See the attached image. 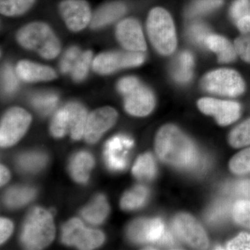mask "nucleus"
<instances>
[{
	"label": "nucleus",
	"mask_w": 250,
	"mask_h": 250,
	"mask_svg": "<svg viewBox=\"0 0 250 250\" xmlns=\"http://www.w3.org/2000/svg\"><path fill=\"white\" fill-rule=\"evenodd\" d=\"M155 147L161 160L170 165L191 169L200 164V156L191 141L173 125H166L159 130Z\"/></svg>",
	"instance_id": "obj_1"
},
{
	"label": "nucleus",
	"mask_w": 250,
	"mask_h": 250,
	"mask_svg": "<svg viewBox=\"0 0 250 250\" xmlns=\"http://www.w3.org/2000/svg\"><path fill=\"white\" fill-rule=\"evenodd\" d=\"M52 213L41 207L29 212L22 225L21 241L29 250H41L49 246L55 236Z\"/></svg>",
	"instance_id": "obj_2"
},
{
	"label": "nucleus",
	"mask_w": 250,
	"mask_h": 250,
	"mask_svg": "<svg viewBox=\"0 0 250 250\" xmlns=\"http://www.w3.org/2000/svg\"><path fill=\"white\" fill-rule=\"evenodd\" d=\"M17 39L22 47L35 51L45 59L55 58L60 52L58 39L44 23L34 22L24 26L18 31Z\"/></svg>",
	"instance_id": "obj_3"
},
{
	"label": "nucleus",
	"mask_w": 250,
	"mask_h": 250,
	"mask_svg": "<svg viewBox=\"0 0 250 250\" xmlns=\"http://www.w3.org/2000/svg\"><path fill=\"white\" fill-rule=\"evenodd\" d=\"M147 32L153 46L159 53L169 55L177 45L175 29L172 18L167 11L157 7L148 16Z\"/></svg>",
	"instance_id": "obj_4"
},
{
	"label": "nucleus",
	"mask_w": 250,
	"mask_h": 250,
	"mask_svg": "<svg viewBox=\"0 0 250 250\" xmlns=\"http://www.w3.org/2000/svg\"><path fill=\"white\" fill-rule=\"evenodd\" d=\"M62 240L64 244L80 250H93L101 246L104 235L99 230L85 228L78 218H73L62 227Z\"/></svg>",
	"instance_id": "obj_5"
},
{
	"label": "nucleus",
	"mask_w": 250,
	"mask_h": 250,
	"mask_svg": "<svg viewBox=\"0 0 250 250\" xmlns=\"http://www.w3.org/2000/svg\"><path fill=\"white\" fill-rule=\"evenodd\" d=\"M204 88L211 93L236 97L245 90L241 75L230 69H220L207 74L202 82Z\"/></svg>",
	"instance_id": "obj_6"
},
{
	"label": "nucleus",
	"mask_w": 250,
	"mask_h": 250,
	"mask_svg": "<svg viewBox=\"0 0 250 250\" xmlns=\"http://www.w3.org/2000/svg\"><path fill=\"white\" fill-rule=\"evenodd\" d=\"M31 122L30 114L23 108L14 107L6 112L0 126L1 147H11L18 142L25 134Z\"/></svg>",
	"instance_id": "obj_7"
},
{
	"label": "nucleus",
	"mask_w": 250,
	"mask_h": 250,
	"mask_svg": "<svg viewBox=\"0 0 250 250\" xmlns=\"http://www.w3.org/2000/svg\"><path fill=\"white\" fill-rule=\"evenodd\" d=\"M145 56L141 52H113L100 54L93 62V68L101 75H108L122 68L141 65Z\"/></svg>",
	"instance_id": "obj_8"
},
{
	"label": "nucleus",
	"mask_w": 250,
	"mask_h": 250,
	"mask_svg": "<svg viewBox=\"0 0 250 250\" xmlns=\"http://www.w3.org/2000/svg\"><path fill=\"white\" fill-rule=\"evenodd\" d=\"M172 226L177 236L189 246L201 250L208 247V238L205 230L190 215H177L174 219Z\"/></svg>",
	"instance_id": "obj_9"
},
{
	"label": "nucleus",
	"mask_w": 250,
	"mask_h": 250,
	"mask_svg": "<svg viewBox=\"0 0 250 250\" xmlns=\"http://www.w3.org/2000/svg\"><path fill=\"white\" fill-rule=\"evenodd\" d=\"M118 118V113L114 108H98L88 116L85 124L84 138L87 143L93 144L101 139L103 135L111 129Z\"/></svg>",
	"instance_id": "obj_10"
},
{
	"label": "nucleus",
	"mask_w": 250,
	"mask_h": 250,
	"mask_svg": "<svg viewBox=\"0 0 250 250\" xmlns=\"http://www.w3.org/2000/svg\"><path fill=\"white\" fill-rule=\"evenodd\" d=\"M59 11L67 27L73 31L82 30L91 20L89 5L84 0H64Z\"/></svg>",
	"instance_id": "obj_11"
},
{
	"label": "nucleus",
	"mask_w": 250,
	"mask_h": 250,
	"mask_svg": "<svg viewBox=\"0 0 250 250\" xmlns=\"http://www.w3.org/2000/svg\"><path fill=\"white\" fill-rule=\"evenodd\" d=\"M198 106L205 114L214 116L221 125L231 124L239 118L241 113V106L234 102L203 98L199 100Z\"/></svg>",
	"instance_id": "obj_12"
},
{
	"label": "nucleus",
	"mask_w": 250,
	"mask_h": 250,
	"mask_svg": "<svg viewBox=\"0 0 250 250\" xmlns=\"http://www.w3.org/2000/svg\"><path fill=\"white\" fill-rule=\"evenodd\" d=\"M132 140L125 136H116L108 140L105 145L104 157L109 170L121 171L125 170L127 165L125 157V150L132 147Z\"/></svg>",
	"instance_id": "obj_13"
},
{
	"label": "nucleus",
	"mask_w": 250,
	"mask_h": 250,
	"mask_svg": "<svg viewBox=\"0 0 250 250\" xmlns=\"http://www.w3.org/2000/svg\"><path fill=\"white\" fill-rule=\"evenodd\" d=\"M116 37L125 49L131 52H144L147 48L141 25L136 20L129 18L120 22Z\"/></svg>",
	"instance_id": "obj_14"
},
{
	"label": "nucleus",
	"mask_w": 250,
	"mask_h": 250,
	"mask_svg": "<svg viewBox=\"0 0 250 250\" xmlns=\"http://www.w3.org/2000/svg\"><path fill=\"white\" fill-rule=\"evenodd\" d=\"M125 96V109L133 116H147L154 108V95L147 87L140 84Z\"/></svg>",
	"instance_id": "obj_15"
},
{
	"label": "nucleus",
	"mask_w": 250,
	"mask_h": 250,
	"mask_svg": "<svg viewBox=\"0 0 250 250\" xmlns=\"http://www.w3.org/2000/svg\"><path fill=\"white\" fill-rule=\"evenodd\" d=\"M16 72L22 80L29 82L50 81L57 77V74L51 67L28 61L18 62Z\"/></svg>",
	"instance_id": "obj_16"
},
{
	"label": "nucleus",
	"mask_w": 250,
	"mask_h": 250,
	"mask_svg": "<svg viewBox=\"0 0 250 250\" xmlns=\"http://www.w3.org/2000/svg\"><path fill=\"white\" fill-rule=\"evenodd\" d=\"M95 165V160L89 152L81 151L70 159L69 170L74 180L85 184L89 179L90 172Z\"/></svg>",
	"instance_id": "obj_17"
},
{
	"label": "nucleus",
	"mask_w": 250,
	"mask_h": 250,
	"mask_svg": "<svg viewBox=\"0 0 250 250\" xmlns=\"http://www.w3.org/2000/svg\"><path fill=\"white\" fill-rule=\"evenodd\" d=\"M126 6L119 1L108 3L97 10L91 21V27H105L121 18L126 12Z\"/></svg>",
	"instance_id": "obj_18"
},
{
	"label": "nucleus",
	"mask_w": 250,
	"mask_h": 250,
	"mask_svg": "<svg viewBox=\"0 0 250 250\" xmlns=\"http://www.w3.org/2000/svg\"><path fill=\"white\" fill-rule=\"evenodd\" d=\"M108 213L109 206L106 197L103 195H97L93 201L81 211V214L85 221L95 225L103 223L107 218Z\"/></svg>",
	"instance_id": "obj_19"
},
{
	"label": "nucleus",
	"mask_w": 250,
	"mask_h": 250,
	"mask_svg": "<svg viewBox=\"0 0 250 250\" xmlns=\"http://www.w3.org/2000/svg\"><path fill=\"white\" fill-rule=\"evenodd\" d=\"M69 113L70 132L74 140H80L84 135L85 124H86L87 111L80 104L71 103L66 106Z\"/></svg>",
	"instance_id": "obj_20"
},
{
	"label": "nucleus",
	"mask_w": 250,
	"mask_h": 250,
	"mask_svg": "<svg viewBox=\"0 0 250 250\" xmlns=\"http://www.w3.org/2000/svg\"><path fill=\"white\" fill-rule=\"evenodd\" d=\"M205 46L218 54L219 62H231L236 59L235 47L223 36L209 34L205 41Z\"/></svg>",
	"instance_id": "obj_21"
},
{
	"label": "nucleus",
	"mask_w": 250,
	"mask_h": 250,
	"mask_svg": "<svg viewBox=\"0 0 250 250\" xmlns=\"http://www.w3.org/2000/svg\"><path fill=\"white\" fill-rule=\"evenodd\" d=\"M36 190L30 187L10 188L4 196V203L10 208H18L27 205L35 198Z\"/></svg>",
	"instance_id": "obj_22"
},
{
	"label": "nucleus",
	"mask_w": 250,
	"mask_h": 250,
	"mask_svg": "<svg viewBox=\"0 0 250 250\" xmlns=\"http://www.w3.org/2000/svg\"><path fill=\"white\" fill-rule=\"evenodd\" d=\"M193 57L189 52H184L175 59L172 66V75L179 83H187L191 80Z\"/></svg>",
	"instance_id": "obj_23"
},
{
	"label": "nucleus",
	"mask_w": 250,
	"mask_h": 250,
	"mask_svg": "<svg viewBox=\"0 0 250 250\" xmlns=\"http://www.w3.org/2000/svg\"><path fill=\"white\" fill-rule=\"evenodd\" d=\"M47 162V156L41 152H26L18 156L17 165L20 170L27 173H36L42 170Z\"/></svg>",
	"instance_id": "obj_24"
},
{
	"label": "nucleus",
	"mask_w": 250,
	"mask_h": 250,
	"mask_svg": "<svg viewBox=\"0 0 250 250\" xmlns=\"http://www.w3.org/2000/svg\"><path fill=\"white\" fill-rule=\"evenodd\" d=\"M149 190L143 186H138L129 191L125 192L121 202L125 210H134L142 207L147 201Z\"/></svg>",
	"instance_id": "obj_25"
},
{
	"label": "nucleus",
	"mask_w": 250,
	"mask_h": 250,
	"mask_svg": "<svg viewBox=\"0 0 250 250\" xmlns=\"http://www.w3.org/2000/svg\"><path fill=\"white\" fill-rule=\"evenodd\" d=\"M132 172L138 179L151 180L155 177L156 166L154 158L149 153L140 156L135 163Z\"/></svg>",
	"instance_id": "obj_26"
},
{
	"label": "nucleus",
	"mask_w": 250,
	"mask_h": 250,
	"mask_svg": "<svg viewBox=\"0 0 250 250\" xmlns=\"http://www.w3.org/2000/svg\"><path fill=\"white\" fill-rule=\"evenodd\" d=\"M231 210V202L228 200H220L208 209L206 219L211 225H219L228 219Z\"/></svg>",
	"instance_id": "obj_27"
},
{
	"label": "nucleus",
	"mask_w": 250,
	"mask_h": 250,
	"mask_svg": "<svg viewBox=\"0 0 250 250\" xmlns=\"http://www.w3.org/2000/svg\"><path fill=\"white\" fill-rule=\"evenodd\" d=\"M58 103V96L53 93L35 94L31 99L32 106L42 115L52 111Z\"/></svg>",
	"instance_id": "obj_28"
},
{
	"label": "nucleus",
	"mask_w": 250,
	"mask_h": 250,
	"mask_svg": "<svg viewBox=\"0 0 250 250\" xmlns=\"http://www.w3.org/2000/svg\"><path fill=\"white\" fill-rule=\"evenodd\" d=\"M35 0H0V11L6 16H18L30 9Z\"/></svg>",
	"instance_id": "obj_29"
},
{
	"label": "nucleus",
	"mask_w": 250,
	"mask_h": 250,
	"mask_svg": "<svg viewBox=\"0 0 250 250\" xmlns=\"http://www.w3.org/2000/svg\"><path fill=\"white\" fill-rule=\"evenodd\" d=\"M50 131L56 138L63 137L67 131H70L69 113L65 106L59 109L54 115L51 123Z\"/></svg>",
	"instance_id": "obj_30"
},
{
	"label": "nucleus",
	"mask_w": 250,
	"mask_h": 250,
	"mask_svg": "<svg viewBox=\"0 0 250 250\" xmlns=\"http://www.w3.org/2000/svg\"><path fill=\"white\" fill-rule=\"evenodd\" d=\"M223 0H195L187 10L188 17L208 14L223 4Z\"/></svg>",
	"instance_id": "obj_31"
},
{
	"label": "nucleus",
	"mask_w": 250,
	"mask_h": 250,
	"mask_svg": "<svg viewBox=\"0 0 250 250\" xmlns=\"http://www.w3.org/2000/svg\"><path fill=\"white\" fill-rule=\"evenodd\" d=\"M92 57H93V54L90 51L82 52L70 72L74 80L76 82H81L84 80L91 64Z\"/></svg>",
	"instance_id": "obj_32"
},
{
	"label": "nucleus",
	"mask_w": 250,
	"mask_h": 250,
	"mask_svg": "<svg viewBox=\"0 0 250 250\" xmlns=\"http://www.w3.org/2000/svg\"><path fill=\"white\" fill-rule=\"evenodd\" d=\"M229 142L234 147H244L250 145V119L233 130L230 134Z\"/></svg>",
	"instance_id": "obj_33"
},
{
	"label": "nucleus",
	"mask_w": 250,
	"mask_h": 250,
	"mask_svg": "<svg viewBox=\"0 0 250 250\" xmlns=\"http://www.w3.org/2000/svg\"><path fill=\"white\" fill-rule=\"evenodd\" d=\"M229 167L235 174L250 173V148L242 151L233 157L230 162Z\"/></svg>",
	"instance_id": "obj_34"
},
{
	"label": "nucleus",
	"mask_w": 250,
	"mask_h": 250,
	"mask_svg": "<svg viewBox=\"0 0 250 250\" xmlns=\"http://www.w3.org/2000/svg\"><path fill=\"white\" fill-rule=\"evenodd\" d=\"M233 217L237 223L250 229V201L240 200L233 205Z\"/></svg>",
	"instance_id": "obj_35"
},
{
	"label": "nucleus",
	"mask_w": 250,
	"mask_h": 250,
	"mask_svg": "<svg viewBox=\"0 0 250 250\" xmlns=\"http://www.w3.org/2000/svg\"><path fill=\"white\" fill-rule=\"evenodd\" d=\"M148 219H139L135 220L128 229V236L133 242L146 243V233Z\"/></svg>",
	"instance_id": "obj_36"
},
{
	"label": "nucleus",
	"mask_w": 250,
	"mask_h": 250,
	"mask_svg": "<svg viewBox=\"0 0 250 250\" xmlns=\"http://www.w3.org/2000/svg\"><path fill=\"white\" fill-rule=\"evenodd\" d=\"M166 231L165 225L159 218L149 219L146 243H159Z\"/></svg>",
	"instance_id": "obj_37"
},
{
	"label": "nucleus",
	"mask_w": 250,
	"mask_h": 250,
	"mask_svg": "<svg viewBox=\"0 0 250 250\" xmlns=\"http://www.w3.org/2000/svg\"><path fill=\"white\" fill-rule=\"evenodd\" d=\"M1 84L4 93L11 94L17 89L18 82L12 67L5 65L1 72Z\"/></svg>",
	"instance_id": "obj_38"
},
{
	"label": "nucleus",
	"mask_w": 250,
	"mask_h": 250,
	"mask_svg": "<svg viewBox=\"0 0 250 250\" xmlns=\"http://www.w3.org/2000/svg\"><path fill=\"white\" fill-rule=\"evenodd\" d=\"M190 39L200 45H205V41L209 36V31L207 26L202 23H193L188 30Z\"/></svg>",
	"instance_id": "obj_39"
},
{
	"label": "nucleus",
	"mask_w": 250,
	"mask_h": 250,
	"mask_svg": "<svg viewBox=\"0 0 250 250\" xmlns=\"http://www.w3.org/2000/svg\"><path fill=\"white\" fill-rule=\"evenodd\" d=\"M81 54L82 52L78 47H72L67 49L61 62L60 68L62 73L66 74L71 72L72 67L75 65L77 59L80 57Z\"/></svg>",
	"instance_id": "obj_40"
},
{
	"label": "nucleus",
	"mask_w": 250,
	"mask_h": 250,
	"mask_svg": "<svg viewBox=\"0 0 250 250\" xmlns=\"http://www.w3.org/2000/svg\"><path fill=\"white\" fill-rule=\"evenodd\" d=\"M230 14L234 22L250 15V0H236L230 10Z\"/></svg>",
	"instance_id": "obj_41"
},
{
	"label": "nucleus",
	"mask_w": 250,
	"mask_h": 250,
	"mask_svg": "<svg viewBox=\"0 0 250 250\" xmlns=\"http://www.w3.org/2000/svg\"><path fill=\"white\" fill-rule=\"evenodd\" d=\"M235 49L236 53L245 62H250V36H243L235 41Z\"/></svg>",
	"instance_id": "obj_42"
},
{
	"label": "nucleus",
	"mask_w": 250,
	"mask_h": 250,
	"mask_svg": "<svg viewBox=\"0 0 250 250\" xmlns=\"http://www.w3.org/2000/svg\"><path fill=\"white\" fill-rule=\"evenodd\" d=\"M226 191L238 196L250 199V179L240 181L228 186Z\"/></svg>",
	"instance_id": "obj_43"
},
{
	"label": "nucleus",
	"mask_w": 250,
	"mask_h": 250,
	"mask_svg": "<svg viewBox=\"0 0 250 250\" xmlns=\"http://www.w3.org/2000/svg\"><path fill=\"white\" fill-rule=\"evenodd\" d=\"M228 250H250V235L241 233L228 243Z\"/></svg>",
	"instance_id": "obj_44"
},
{
	"label": "nucleus",
	"mask_w": 250,
	"mask_h": 250,
	"mask_svg": "<svg viewBox=\"0 0 250 250\" xmlns=\"http://www.w3.org/2000/svg\"><path fill=\"white\" fill-rule=\"evenodd\" d=\"M140 83L137 79L134 77H127L122 79L118 84V90L125 95L130 93L131 90L139 86Z\"/></svg>",
	"instance_id": "obj_45"
},
{
	"label": "nucleus",
	"mask_w": 250,
	"mask_h": 250,
	"mask_svg": "<svg viewBox=\"0 0 250 250\" xmlns=\"http://www.w3.org/2000/svg\"><path fill=\"white\" fill-rule=\"evenodd\" d=\"M14 231V225L11 220L6 218L0 220V242L1 244L7 241Z\"/></svg>",
	"instance_id": "obj_46"
},
{
	"label": "nucleus",
	"mask_w": 250,
	"mask_h": 250,
	"mask_svg": "<svg viewBox=\"0 0 250 250\" xmlns=\"http://www.w3.org/2000/svg\"><path fill=\"white\" fill-rule=\"evenodd\" d=\"M237 23V27L244 35L250 36V15L241 18Z\"/></svg>",
	"instance_id": "obj_47"
},
{
	"label": "nucleus",
	"mask_w": 250,
	"mask_h": 250,
	"mask_svg": "<svg viewBox=\"0 0 250 250\" xmlns=\"http://www.w3.org/2000/svg\"><path fill=\"white\" fill-rule=\"evenodd\" d=\"M159 244L161 246L169 247V248L175 246V242H174L172 233L166 230L165 234L164 235L160 242H159Z\"/></svg>",
	"instance_id": "obj_48"
},
{
	"label": "nucleus",
	"mask_w": 250,
	"mask_h": 250,
	"mask_svg": "<svg viewBox=\"0 0 250 250\" xmlns=\"http://www.w3.org/2000/svg\"><path fill=\"white\" fill-rule=\"evenodd\" d=\"M9 179L10 173L9 170L4 166L1 165V167H0V182H1V187L7 183Z\"/></svg>",
	"instance_id": "obj_49"
}]
</instances>
